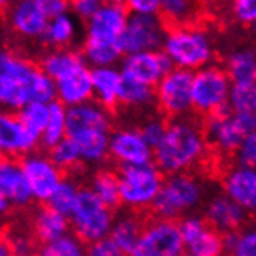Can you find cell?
<instances>
[{
  "label": "cell",
  "mask_w": 256,
  "mask_h": 256,
  "mask_svg": "<svg viewBox=\"0 0 256 256\" xmlns=\"http://www.w3.org/2000/svg\"><path fill=\"white\" fill-rule=\"evenodd\" d=\"M54 92L53 81L28 59L0 50V109L20 110L25 104L47 102Z\"/></svg>",
  "instance_id": "1"
},
{
  "label": "cell",
  "mask_w": 256,
  "mask_h": 256,
  "mask_svg": "<svg viewBox=\"0 0 256 256\" xmlns=\"http://www.w3.org/2000/svg\"><path fill=\"white\" fill-rule=\"evenodd\" d=\"M208 154L204 129L190 118H174L166 124L162 142L152 149V158L160 172L170 176L190 172Z\"/></svg>",
  "instance_id": "2"
},
{
  "label": "cell",
  "mask_w": 256,
  "mask_h": 256,
  "mask_svg": "<svg viewBox=\"0 0 256 256\" xmlns=\"http://www.w3.org/2000/svg\"><path fill=\"white\" fill-rule=\"evenodd\" d=\"M110 115L98 102L88 101L67 109V138L76 144L81 162L98 164L109 156Z\"/></svg>",
  "instance_id": "3"
},
{
  "label": "cell",
  "mask_w": 256,
  "mask_h": 256,
  "mask_svg": "<svg viewBox=\"0 0 256 256\" xmlns=\"http://www.w3.org/2000/svg\"><path fill=\"white\" fill-rule=\"evenodd\" d=\"M162 52L172 68L198 72L214 59V44L206 30L196 25H177L166 32Z\"/></svg>",
  "instance_id": "4"
},
{
  "label": "cell",
  "mask_w": 256,
  "mask_h": 256,
  "mask_svg": "<svg viewBox=\"0 0 256 256\" xmlns=\"http://www.w3.org/2000/svg\"><path fill=\"white\" fill-rule=\"evenodd\" d=\"M205 196V186L199 177L190 172L172 174L163 180L152 205L158 219L174 220L191 214Z\"/></svg>",
  "instance_id": "5"
},
{
  "label": "cell",
  "mask_w": 256,
  "mask_h": 256,
  "mask_svg": "<svg viewBox=\"0 0 256 256\" xmlns=\"http://www.w3.org/2000/svg\"><path fill=\"white\" fill-rule=\"evenodd\" d=\"M68 222L74 236L82 244H92L100 239L109 238L114 214L112 210L101 204L90 190H81L78 202L68 214Z\"/></svg>",
  "instance_id": "6"
},
{
  "label": "cell",
  "mask_w": 256,
  "mask_h": 256,
  "mask_svg": "<svg viewBox=\"0 0 256 256\" xmlns=\"http://www.w3.org/2000/svg\"><path fill=\"white\" fill-rule=\"evenodd\" d=\"M162 184V172L152 163L123 166L118 174L120 202L130 210H144L152 206Z\"/></svg>",
  "instance_id": "7"
},
{
  "label": "cell",
  "mask_w": 256,
  "mask_h": 256,
  "mask_svg": "<svg viewBox=\"0 0 256 256\" xmlns=\"http://www.w3.org/2000/svg\"><path fill=\"white\" fill-rule=\"evenodd\" d=\"M232 82L222 67L210 64L192 73L191 108L204 115H216L227 109Z\"/></svg>",
  "instance_id": "8"
},
{
  "label": "cell",
  "mask_w": 256,
  "mask_h": 256,
  "mask_svg": "<svg viewBox=\"0 0 256 256\" xmlns=\"http://www.w3.org/2000/svg\"><path fill=\"white\" fill-rule=\"evenodd\" d=\"M254 114H233L225 109L210 116L204 132L208 146H213L219 154L230 156L247 135L254 134Z\"/></svg>",
  "instance_id": "9"
},
{
  "label": "cell",
  "mask_w": 256,
  "mask_h": 256,
  "mask_svg": "<svg viewBox=\"0 0 256 256\" xmlns=\"http://www.w3.org/2000/svg\"><path fill=\"white\" fill-rule=\"evenodd\" d=\"M185 247L176 220L156 219L143 227L142 236L128 256H184Z\"/></svg>",
  "instance_id": "10"
},
{
  "label": "cell",
  "mask_w": 256,
  "mask_h": 256,
  "mask_svg": "<svg viewBox=\"0 0 256 256\" xmlns=\"http://www.w3.org/2000/svg\"><path fill=\"white\" fill-rule=\"evenodd\" d=\"M164 34H166V28L158 14H154V16L130 14L124 32L120 38V48L123 54L157 52L162 48Z\"/></svg>",
  "instance_id": "11"
},
{
  "label": "cell",
  "mask_w": 256,
  "mask_h": 256,
  "mask_svg": "<svg viewBox=\"0 0 256 256\" xmlns=\"http://www.w3.org/2000/svg\"><path fill=\"white\" fill-rule=\"evenodd\" d=\"M191 80V72L171 68L158 81L154 90V101H157L162 112L172 118H182L192 109Z\"/></svg>",
  "instance_id": "12"
},
{
  "label": "cell",
  "mask_w": 256,
  "mask_h": 256,
  "mask_svg": "<svg viewBox=\"0 0 256 256\" xmlns=\"http://www.w3.org/2000/svg\"><path fill=\"white\" fill-rule=\"evenodd\" d=\"M28 191L32 199L48 202L52 194L62 182V171L52 162L50 157L42 154H30L20 163Z\"/></svg>",
  "instance_id": "13"
},
{
  "label": "cell",
  "mask_w": 256,
  "mask_h": 256,
  "mask_svg": "<svg viewBox=\"0 0 256 256\" xmlns=\"http://www.w3.org/2000/svg\"><path fill=\"white\" fill-rule=\"evenodd\" d=\"M185 253L198 256H220L224 253V238L204 218L188 214L177 224Z\"/></svg>",
  "instance_id": "14"
},
{
  "label": "cell",
  "mask_w": 256,
  "mask_h": 256,
  "mask_svg": "<svg viewBox=\"0 0 256 256\" xmlns=\"http://www.w3.org/2000/svg\"><path fill=\"white\" fill-rule=\"evenodd\" d=\"M129 12L124 5L104 2L86 25V42L120 45Z\"/></svg>",
  "instance_id": "15"
},
{
  "label": "cell",
  "mask_w": 256,
  "mask_h": 256,
  "mask_svg": "<svg viewBox=\"0 0 256 256\" xmlns=\"http://www.w3.org/2000/svg\"><path fill=\"white\" fill-rule=\"evenodd\" d=\"M109 156L122 166H137L150 163L152 148L144 142L138 129L122 128L110 134Z\"/></svg>",
  "instance_id": "16"
},
{
  "label": "cell",
  "mask_w": 256,
  "mask_h": 256,
  "mask_svg": "<svg viewBox=\"0 0 256 256\" xmlns=\"http://www.w3.org/2000/svg\"><path fill=\"white\" fill-rule=\"evenodd\" d=\"M171 64L163 52H140L126 54L122 62V74L129 80L154 87L171 70Z\"/></svg>",
  "instance_id": "17"
},
{
  "label": "cell",
  "mask_w": 256,
  "mask_h": 256,
  "mask_svg": "<svg viewBox=\"0 0 256 256\" xmlns=\"http://www.w3.org/2000/svg\"><path fill=\"white\" fill-rule=\"evenodd\" d=\"M90 68L84 59L76 66L68 68L54 82L56 98L64 108H74L80 104L92 101V80H90Z\"/></svg>",
  "instance_id": "18"
},
{
  "label": "cell",
  "mask_w": 256,
  "mask_h": 256,
  "mask_svg": "<svg viewBox=\"0 0 256 256\" xmlns=\"http://www.w3.org/2000/svg\"><path fill=\"white\" fill-rule=\"evenodd\" d=\"M39 137L33 135L12 112H0V152L8 156H26L36 148Z\"/></svg>",
  "instance_id": "19"
},
{
  "label": "cell",
  "mask_w": 256,
  "mask_h": 256,
  "mask_svg": "<svg viewBox=\"0 0 256 256\" xmlns=\"http://www.w3.org/2000/svg\"><path fill=\"white\" fill-rule=\"evenodd\" d=\"M8 22L19 36L25 39L42 38L48 24L38 0H16L8 8Z\"/></svg>",
  "instance_id": "20"
},
{
  "label": "cell",
  "mask_w": 256,
  "mask_h": 256,
  "mask_svg": "<svg viewBox=\"0 0 256 256\" xmlns=\"http://www.w3.org/2000/svg\"><path fill=\"white\" fill-rule=\"evenodd\" d=\"M218 233L230 234L244 227L247 212L225 194H218L206 204L204 218Z\"/></svg>",
  "instance_id": "21"
},
{
  "label": "cell",
  "mask_w": 256,
  "mask_h": 256,
  "mask_svg": "<svg viewBox=\"0 0 256 256\" xmlns=\"http://www.w3.org/2000/svg\"><path fill=\"white\" fill-rule=\"evenodd\" d=\"M224 194L236 202L244 212L256 208V171L254 166L238 164L224 177Z\"/></svg>",
  "instance_id": "22"
},
{
  "label": "cell",
  "mask_w": 256,
  "mask_h": 256,
  "mask_svg": "<svg viewBox=\"0 0 256 256\" xmlns=\"http://www.w3.org/2000/svg\"><path fill=\"white\" fill-rule=\"evenodd\" d=\"M0 200L10 206H25L32 202L20 163L0 157Z\"/></svg>",
  "instance_id": "23"
},
{
  "label": "cell",
  "mask_w": 256,
  "mask_h": 256,
  "mask_svg": "<svg viewBox=\"0 0 256 256\" xmlns=\"http://www.w3.org/2000/svg\"><path fill=\"white\" fill-rule=\"evenodd\" d=\"M92 80V98L100 106L110 109L118 104L120 86H122V72L115 66L112 67H95L90 70Z\"/></svg>",
  "instance_id": "24"
},
{
  "label": "cell",
  "mask_w": 256,
  "mask_h": 256,
  "mask_svg": "<svg viewBox=\"0 0 256 256\" xmlns=\"http://www.w3.org/2000/svg\"><path fill=\"white\" fill-rule=\"evenodd\" d=\"M70 222L68 218L54 212L53 208H40L33 219V230L40 242L47 244L68 234Z\"/></svg>",
  "instance_id": "25"
},
{
  "label": "cell",
  "mask_w": 256,
  "mask_h": 256,
  "mask_svg": "<svg viewBox=\"0 0 256 256\" xmlns=\"http://www.w3.org/2000/svg\"><path fill=\"white\" fill-rule=\"evenodd\" d=\"M232 84H254L256 80V58L252 48L234 50L224 68Z\"/></svg>",
  "instance_id": "26"
},
{
  "label": "cell",
  "mask_w": 256,
  "mask_h": 256,
  "mask_svg": "<svg viewBox=\"0 0 256 256\" xmlns=\"http://www.w3.org/2000/svg\"><path fill=\"white\" fill-rule=\"evenodd\" d=\"M143 227L144 225L137 216L123 214L118 219H114L109 239L118 248H122L126 254H129L130 250L135 247V244L138 242Z\"/></svg>",
  "instance_id": "27"
},
{
  "label": "cell",
  "mask_w": 256,
  "mask_h": 256,
  "mask_svg": "<svg viewBox=\"0 0 256 256\" xmlns=\"http://www.w3.org/2000/svg\"><path fill=\"white\" fill-rule=\"evenodd\" d=\"M78 34V24L72 14H62V16L50 19L42 39L47 42L50 47L54 48H66L70 45Z\"/></svg>",
  "instance_id": "28"
},
{
  "label": "cell",
  "mask_w": 256,
  "mask_h": 256,
  "mask_svg": "<svg viewBox=\"0 0 256 256\" xmlns=\"http://www.w3.org/2000/svg\"><path fill=\"white\" fill-rule=\"evenodd\" d=\"M64 138H67V108H64L61 102L53 101L50 102L48 120L40 132L39 142L47 148H53Z\"/></svg>",
  "instance_id": "29"
},
{
  "label": "cell",
  "mask_w": 256,
  "mask_h": 256,
  "mask_svg": "<svg viewBox=\"0 0 256 256\" xmlns=\"http://www.w3.org/2000/svg\"><path fill=\"white\" fill-rule=\"evenodd\" d=\"M90 191L95 198L109 206L110 210L120 204V185H118V174L102 170L95 174L92 178V185H90Z\"/></svg>",
  "instance_id": "30"
},
{
  "label": "cell",
  "mask_w": 256,
  "mask_h": 256,
  "mask_svg": "<svg viewBox=\"0 0 256 256\" xmlns=\"http://www.w3.org/2000/svg\"><path fill=\"white\" fill-rule=\"evenodd\" d=\"M118 102L129 108H146L154 102V87L129 80L122 74V86H120Z\"/></svg>",
  "instance_id": "31"
},
{
  "label": "cell",
  "mask_w": 256,
  "mask_h": 256,
  "mask_svg": "<svg viewBox=\"0 0 256 256\" xmlns=\"http://www.w3.org/2000/svg\"><path fill=\"white\" fill-rule=\"evenodd\" d=\"M80 61H82V56L76 52L66 50V48H56L53 52H48L42 58L40 61V70L47 74L53 81L66 73L68 68L76 66Z\"/></svg>",
  "instance_id": "32"
},
{
  "label": "cell",
  "mask_w": 256,
  "mask_h": 256,
  "mask_svg": "<svg viewBox=\"0 0 256 256\" xmlns=\"http://www.w3.org/2000/svg\"><path fill=\"white\" fill-rule=\"evenodd\" d=\"M162 20L172 25H190V22L198 14V2L196 0H162L160 11Z\"/></svg>",
  "instance_id": "33"
},
{
  "label": "cell",
  "mask_w": 256,
  "mask_h": 256,
  "mask_svg": "<svg viewBox=\"0 0 256 256\" xmlns=\"http://www.w3.org/2000/svg\"><path fill=\"white\" fill-rule=\"evenodd\" d=\"M48 114H50V102H38V101H32L25 104V106L19 110V120L20 123L25 126L26 130H30L33 135L39 137L40 140V132L47 123L48 120Z\"/></svg>",
  "instance_id": "34"
},
{
  "label": "cell",
  "mask_w": 256,
  "mask_h": 256,
  "mask_svg": "<svg viewBox=\"0 0 256 256\" xmlns=\"http://www.w3.org/2000/svg\"><path fill=\"white\" fill-rule=\"evenodd\" d=\"M227 108L233 114H254L256 84H232Z\"/></svg>",
  "instance_id": "35"
},
{
  "label": "cell",
  "mask_w": 256,
  "mask_h": 256,
  "mask_svg": "<svg viewBox=\"0 0 256 256\" xmlns=\"http://www.w3.org/2000/svg\"><path fill=\"white\" fill-rule=\"evenodd\" d=\"M80 186L72 182V180H62L61 184L58 185L54 192L52 194V198L48 199V206L53 208L54 212L61 213L68 218L72 213V210L74 208L80 198Z\"/></svg>",
  "instance_id": "36"
},
{
  "label": "cell",
  "mask_w": 256,
  "mask_h": 256,
  "mask_svg": "<svg viewBox=\"0 0 256 256\" xmlns=\"http://www.w3.org/2000/svg\"><path fill=\"white\" fill-rule=\"evenodd\" d=\"M224 252L230 256H256V232L253 228H246L225 234Z\"/></svg>",
  "instance_id": "37"
},
{
  "label": "cell",
  "mask_w": 256,
  "mask_h": 256,
  "mask_svg": "<svg viewBox=\"0 0 256 256\" xmlns=\"http://www.w3.org/2000/svg\"><path fill=\"white\" fill-rule=\"evenodd\" d=\"M34 256H86V247L76 236L66 234L44 244L36 250Z\"/></svg>",
  "instance_id": "38"
},
{
  "label": "cell",
  "mask_w": 256,
  "mask_h": 256,
  "mask_svg": "<svg viewBox=\"0 0 256 256\" xmlns=\"http://www.w3.org/2000/svg\"><path fill=\"white\" fill-rule=\"evenodd\" d=\"M50 158L59 170H72L81 163V154L73 142L64 138L53 148H50Z\"/></svg>",
  "instance_id": "39"
},
{
  "label": "cell",
  "mask_w": 256,
  "mask_h": 256,
  "mask_svg": "<svg viewBox=\"0 0 256 256\" xmlns=\"http://www.w3.org/2000/svg\"><path fill=\"white\" fill-rule=\"evenodd\" d=\"M5 240L8 242L12 256H34L36 253V244L33 238L25 232H12Z\"/></svg>",
  "instance_id": "40"
},
{
  "label": "cell",
  "mask_w": 256,
  "mask_h": 256,
  "mask_svg": "<svg viewBox=\"0 0 256 256\" xmlns=\"http://www.w3.org/2000/svg\"><path fill=\"white\" fill-rule=\"evenodd\" d=\"M233 18L242 25H253L256 20V0H233Z\"/></svg>",
  "instance_id": "41"
},
{
  "label": "cell",
  "mask_w": 256,
  "mask_h": 256,
  "mask_svg": "<svg viewBox=\"0 0 256 256\" xmlns=\"http://www.w3.org/2000/svg\"><path fill=\"white\" fill-rule=\"evenodd\" d=\"M138 130L142 134V137L144 138V142L154 149L162 142L164 130H166V124H164L160 118H149Z\"/></svg>",
  "instance_id": "42"
},
{
  "label": "cell",
  "mask_w": 256,
  "mask_h": 256,
  "mask_svg": "<svg viewBox=\"0 0 256 256\" xmlns=\"http://www.w3.org/2000/svg\"><path fill=\"white\" fill-rule=\"evenodd\" d=\"M102 4L104 0H68V10H72L74 18L88 20L102 6Z\"/></svg>",
  "instance_id": "43"
},
{
  "label": "cell",
  "mask_w": 256,
  "mask_h": 256,
  "mask_svg": "<svg viewBox=\"0 0 256 256\" xmlns=\"http://www.w3.org/2000/svg\"><path fill=\"white\" fill-rule=\"evenodd\" d=\"M236 157L239 164L246 166H253L256 162V134H250L240 142V144L236 149Z\"/></svg>",
  "instance_id": "44"
},
{
  "label": "cell",
  "mask_w": 256,
  "mask_h": 256,
  "mask_svg": "<svg viewBox=\"0 0 256 256\" xmlns=\"http://www.w3.org/2000/svg\"><path fill=\"white\" fill-rule=\"evenodd\" d=\"M86 256H128L122 248H118L109 238L100 239L96 242L88 244Z\"/></svg>",
  "instance_id": "45"
},
{
  "label": "cell",
  "mask_w": 256,
  "mask_h": 256,
  "mask_svg": "<svg viewBox=\"0 0 256 256\" xmlns=\"http://www.w3.org/2000/svg\"><path fill=\"white\" fill-rule=\"evenodd\" d=\"M38 4L48 20L68 12V0H38Z\"/></svg>",
  "instance_id": "46"
},
{
  "label": "cell",
  "mask_w": 256,
  "mask_h": 256,
  "mask_svg": "<svg viewBox=\"0 0 256 256\" xmlns=\"http://www.w3.org/2000/svg\"><path fill=\"white\" fill-rule=\"evenodd\" d=\"M128 6L132 14H143V16H154L160 11L162 0H128Z\"/></svg>",
  "instance_id": "47"
},
{
  "label": "cell",
  "mask_w": 256,
  "mask_h": 256,
  "mask_svg": "<svg viewBox=\"0 0 256 256\" xmlns=\"http://www.w3.org/2000/svg\"><path fill=\"white\" fill-rule=\"evenodd\" d=\"M0 256H12V253L8 247V242L5 239H0Z\"/></svg>",
  "instance_id": "48"
},
{
  "label": "cell",
  "mask_w": 256,
  "mask_h": 256,
  "mask_svg": "<svg viewBox=\"0 0 256 256\" xmlns=\"http://www.w3.org/2000/svg\"><path fill=\"white\" fill-rule=\"evenodd\" d=\"M8 208H10V205H8L6 202H4V200H0V218H2V216H5V214H6V212H8Z\"/></svg>",
  "instance_id": "49"
},
{
  "label": "cell",
  "mask_w": 256,
  "mask_h": 256,
  "mask_svg": "<svg viewBox=\"0 0 256 256\" xmlns=\"http://www.w3.org/2000/svg\"><path fill=\"white\" fill-rule=\"evenodd\" d=\"M16 0H0V10L2 8H10Z\"/></svg>",
  "instance_id": "50"
},
{
  "label": "cell",
  "mask_w": 256,
  "mask_h": 256,
  "mask_svg": "<svg viewBox=\"0 0 256 256\" xmlns=\"http://www.w3.org/2000/svg\"><path fill=\"white\" fill-rule=\"evenodd\" d=\"M104 2H109V4H116V5H124L128 0H104Z\"/></svg>",
  "instance_id": "51"
},
{
  "label": "cell",
  "mask_w": 256,
  "mask_h": 256,
  "mask_svg": "<svg viewBox=\"0 0 256 256\" xmlns=\"http://www.w3.org/2000/svg\"><path fill=\"white\" fill-rule=\"evenodd\" d=\"M184 256H198V254H192V253H185Z\"/></svg>",
  "instance_id": "52"
}]
</instances>
